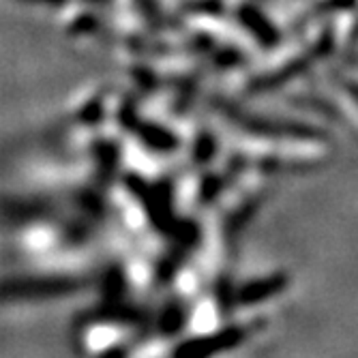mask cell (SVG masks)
Listing matches in <instances>:
<instances>
[{
	"mask_svg": "<svg viewBox=\"0 0 358 358\" xmlns=\"http://www.w3.org/2000/svg\"><path fill=\"white\" fill-rule=\"evenodd\" d=\"M241 339H245V331L243 329H227L219 335H213L208 339H200L195 343H189L185 350H182V358H206V356H213L221 350H227V348H234Z\"/></svg>",
	"mask_w": 358,
	"mask_h": 358,
	"instance_id": "cell-1",
	"label": "cell"
},
{
	"mask_svg": "<svg viewBox=\"0 0 358 358\" xmlns=\"http://www.w3.org/2000/svg\"><path fill=\"white\" fill-rule=\"evenodd\" d=\"M285 285V277L283 275H273L271 279H262V281H253L249 283L247 287H243L241 292V303L245 305H253V303H259V301H266L271 299L273 294Z\"/></svg>",
	"mask_w": 358,
	"mask_h": 358,
	"instance_id": "cell-2",
	"label": "cell"
}]
</instances>
